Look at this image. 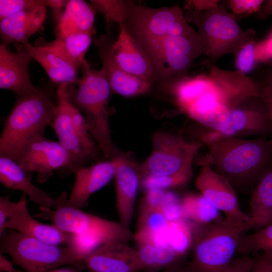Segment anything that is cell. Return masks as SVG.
<instances>
[{
    "instance_id": "obj_38",
    "label": "cell",
    "mask_w": 272,
    "mask_h": 272,
    "mask_svg": "<svg viewBox=\"0 0 272 272\" xmlns=\"http://www.w3.org/2000/svg\"><path fill=\"white\" fill-rule=\"evenodd\" d=\"M255 44L254 40L247 43L236 54L237 71L245 75L252 70L256 63L254 56Z\"/></svg>"
},
{
    "instance_id": "obj_14",
    "label": "cell",
    "mask_w": 272,
    "mask_h": 272,
    "mask_svg": "<svg viewBox=\"0 0 272 272\" xmlns=\"http://www.w3.org/2000/svg\"><path fill=\"white\" fill-rule=\"evenodd\" d=\"M195 185L202 195L224 217L231 221L248 225L250 217L241 209L236 191L230 182L210 165H202Z\"/></svg>"
},
{
    "instance_id": "obj_42",
    "label": "cell",
    "mask_w": 272,
    "mask_h": 272,
    "mask_svg": "<svg viewBox=\"0 0 272 272\" xmlns=\"http://www.w3.org/2000/svg\"><path fill=\"white\" fill-rule=\"evenodd\" d=\"M259 83L260 86L259 97L267 109L270 131L272 134V75L263 82Z\"/></svg>"
},
{
    "instance_id": "obj_26",
    "label": "cell",
    "mask_w": 272,
    "mask_h": 272,
    "mask_svg": "<svg viewBox=\"0 0 272 272\" xmlns=\"http://www.w3.org/2000/svg\"><path fill=\"white\" fill-rule=\"evenodd\" d=\"M95 10L92 5L84 1H67L55 29L56 38L64 37L77 32L95 34Z\"/></svg>"
},
{
    "instance_id": "obj_35",
    "label": "cell",
    "mask_w": 272,
    "mask_h": 272,
    "mask_svg": "<svg viewBox=\"0 0 272 272\" xmlns=\"http://www.w3.org/2000/svg\"><path fill=\"white\" fill-rule=\"evenodd\" d=\"M237 251L244 254L261 252L272 254V224L241 236Z\"/></svg>"
},
{
    "instance_id": "obj_27",
    "label": "cell",
    "mask_w": 272,
    "mask_h": 272,
    "mask_svg": "<svg viewBox=\"0 0 272 272\" xmlns=\"http://www.w3.org/2000/svg\"><path fill=\"white\" fill-rule=\"evenodd\" d=\"M250 228L272 224V162L257 180L250 200Z\"/></svg>"
},
{
    "instance_id": "obj_37",
    "label": "cell",
    "mask_w": 272,
    "mask_h": 272,
    "mask_svg": "<svg viewBox=\"0 0 272 272\" xmlns=\"http://www.w3.org/2000/svg\"><path fill=\"white\" fill-rule=\"evenodd\" d=\"M43 5H45V0H1L0 21L23 10Z\"/></svg>"
},
{
    "instance_id": "obj_11",
    "label": "cell",
    "mask_w": 272,
    "mask_h": 272,
    "mask_svg": "<svg viewBox=\"0 0 272 272\" xmlns=\"http://www.w3.org/2000/svg\"><path fill=\"white\" fill-rule=\"evenodd\" d=\"M195 135L243 138L271 134L267 109L260 97L249 98L224 114L210 127L200 124Z\"/></svg>"
},
{
    "instance_id": "obj_36",
    "label": "cell",
    "mask_w": 272,
    "mask_h": 272,
    "mask_svg": "<svg viewBox=\"0 0 272 272\" xmlns=\"http://www.w3.org/2000/svg\"><path fill=\"white\" fill-rule=\"evenodd\" d=\"M90 2L95 10L104 15L108 23L112 21L119 26L125 25L128 15V1L91 0Z\"/></svg>"
},
{
    "instance_id": "obj_21",
    "label": "cell",
    "mask_w": 272,
    "mask_h": 272,
    "mask_svg": "<svg viewBox=\"0 0 272 272\" xmlns=\"http://www.w3.org/2000/svg\"><path fill=\"white\" fill-rule=\"evenodd\" d=\"M117 39L113 41L112 50L117 63L126 73L155 83L149 58L138 41L127 31L124 25L119 26Z\"/></svg>"
},
{
    "instance_id": "obj_44",
    "label": "cell",
    "mask_w": 272,
    "mask_h": 272,
    "mask_svg": "<svg viewBox=\"0 0 272 272\" xmlns=\"http://www.w3.org/2000/svg\"><path fill=\"white\" fill-rule=\"evenodd\" d=\"M252 272H272V254L261 253L254 258Z\"/></svg>"
},
{
    "instance_id": "obj_15",
    "label": "cell",
    "mask_w": 272,
    "mask_h": 272,
    "mask_svg": "<svg viewBox=\"0 0 272 272\" xmlns=\"http://www.w3.org/2000/svg\"><path fill=\"white\" fill-rule=\"evenodd\" d=\"M208 76L211 84L209 92L224 113L249 98L260 97L259 82L238 71H226L213 65Z\"/></svg>"
},
{
    "instance_id": "obj_19",
    "label": "cell",
    "mask_w": 272,
    "mask_h": 272,
    "mask_svg": "<svg viewBox=\"0 0 272 272\" xmlns=\"http://www.w3.org/2000/svg\"><path fill=\"white\" fill-rule=\"evenodd\" d=\"M32 57L24 45L13 52L0 45V88L15 93L18 97L36 90L31 81L29 64Z\"/></svg>"
},
{
    "instance_id": "obj_9",
    "label": "cell",
    "mask_w": 272,
    "mask_h": 272,
    "mask_svg": "<svg viewBox=\"0 0 272 272\" xmlns=\"http://www.w3.org/2000/svg\"><path fill=\"white\" fill-rule=\"evenodd\" d=\"M129 10L124 25L142 47L170 35H186L196 32L186 21L178 6L154 9L128 1Z\"/></svg>"
},
{
    "instance_id": "obj_28",
    "label": "cell",
    "mask_w": 272,
    "mask_h": 272,
    "mask_svg": "<svg viewBox=\"0 0 272 272\" xmlns=\"http://www.w3.org/2000/svg\"><path fill=\"white\" fill-rule=\"evenodd\" d=\"M202 143L198 140L192 141L186 159L181 168L177 172L168 175H147L142 177L141 184L145 190L153 189L166 190L187 184L192 175V163L194 157Z\"/></svg>"
},
{
    "instance_id": "obj_1",
    "label": "cell",
    "mask_w": 272,
    "mask_h": 272,
    "mask_svg": "<svg viewBox=\"0 0 272 272\" xmlns=\"http://www.w3.org/2000/svg\"><path fill=\"white\" fill-rule=\"evenodd\" d=\"M208 153L199 161L224 177L235 190L245 191L255 186L272 162V139L199 135Z\"/></svg>"
},
{
    "instance_id": "obj_18",
    "label": "cell",
    "mask_w": 272,
    "mask_h": 272,
    "mask_svg": "<svg viewBox=\"0 0 272 272\" xmlns=\"http://www.w3.org/2000/svg\"><path fill=\"white\" fill-rule=\"evenodd\" d=\"M128 242L112 240L107 242L84 261L90 270L104 272H139L142 267L136 249Z\"/></svg>"
},
{
    "instance_id": "obj_52",
    "label": "cell",
    "mask_w": 272,
    "mask_h": 272,
    "mask_svg": "<svg viewBox=\"0 0 272 272\" xmlns=\"http://www.w3.org/2000/svg\"><path fill=\"white\" fill-rule=\"evenodd\" d=\"M224 272H232L230 265Z\"/></svg>"
},
{
    "instance_id": "obj_29",
    "label": "cell",
    "mask_w": 272,
    "mask_h": 272,
    "mask_svg": "<svg viewBox=\"0 0 272 272\" xmlns=\"http://www.w3.org/2000/svg\"><path fill=\"white\" fill-rule=\"evenodd\" d=\"M94 34L77 32L43 44L57 51L79 71Z\"/></svg>"
},
{
    "instance_id": "obj_25",
    "label": "cell",
    "mask_w": 272,
    "mask_h": 272,
    "mask_svg": "<svg viewBox=\"0 0 272 272\" xmlns=\"http://www.w3.org/2000/svg\"><path fill=\"white\" fill-rule=\"evenodd\" d=\"M23 45L53 82L59 85L63 83H79L80 78H78V71L57 51L44 44L33 46L27 43Z\"/></svg>"
},
{
    "instance_id": "obj_32",
    "label": "cell",
    "mask_w": 272,
    "mask_h": 272,
    "mask_svg": "<svg viewBox=\"0 0 272 272\" xmlns=\"http://www.w3.org/2000/svg\"><path fill=\"white\" fill-rule=\"evenodd\" d=\"M181 218L197 225H207L223 218L220 212L200 194L189 193L180 200Z\"/></svg>"
},
{
    "instance_id": "obj_43",
    "label": "cell",
    "mask_w": 272,
    "mask_h": 272,
    "mask_svg": "<svg viewBox=\"0 0 272 272\" xmlns=\"http://www.w3.org/2000/svg\"><path fill=\"white\" fill-rule=\"evenodd\" d=\"M17 202L10 199V195L0 197V231L7 221L13 215L17 207Z\"/></svg>"
},
{
    "instance_id": "obj_23",
    "label": "cell",
    "mask_w": 272,
    "mask_h": 272,
    "mask_svg": "<svg viewBox=\"0 0 272 272\" xmlns=\"http://www.w3.org/2000/svg\"><path fill=\"white\" fill-rule=\"evenodd\" d=\"M46 7L40 5L19 12L0 22L1 44L29 43V37L41 27L46 17Z\"/></svg>"
},
{
    "instance_id": "obj_6",
    "label": "cell",
    "mask_w": 272,
    "mask_h": 272,
    "mask_svg": "<svg viewBox=\"0 0 272 272\" xmlns=\"http://www.w3.org/2000/svg\"><path fill=\"white\" fill-rule=\"evenodd\" d=\"M67 195L62 192L56 198L54 211L45 209L50 213L48 217L53 225L65 232L80 235L92 250L112 240L128 242L133 234L129 228L117 222L83 212L67 202Z\"/></svg>"
},
{
    "instance_id": "obj_50",
    "label": "cell",
    "mask_w": 272,
    "mask_h": 272,
    "mask_svg": "<svg viewBox=\"0 0 272 272\" xmlns=\"http://www.w3.org/2000/svg\"><path fill=\"white\" fill-rule=\"evenodd\" d=\"M163 272H190L188 267L181 268L173 266L165 269Z\"/></svg>"
},
{
    "instance_id": "obj_4",
    "label": "cell",
    "mask_w": 272,
    "mask_h": 272,
    "mask_svg": "<svg viewBox=\"0 0 272 272\" xmlns=\"http://www.w3.org/2000/svg\"><path fill=\"white\" fill-rule=\"evenodd\" d=\"M249 225L220 219L195 228L190 272H224L238 250L242 234Z\"/></svg>"
},
{
    "instance_id": "obj_16",
    "label": "cell",
    "mask_w": 272,
    "mask_h": 272,
    "mask_svg": "<svg viewBox=\"0 0 272 272\" xmlns=\"http://www.w3.org/2000/svg\"><path fill=\"white\" fill-rule=\"evenodd\" d=\"M110 159L114 163L116 207L120 222L129 228L132 219L135 201L141 184L139 164L129 154L115 147Z\"/></svg>"
},
{
    "instance_id": "obj_45",
    "label": "cell",
    "mask_w": 272,
    "mask_h": 272,
    "mask_svg": "<svg viewBox=\"0 0 272 272\" xmlns=\"http://www.w3.org/2000/svg\"><path fill=\"white\" fill-rule=\"evenodd\" d=\"M254 258L242 257L234 258L230 266L232 272H252Z\"/></svg>"
},
{
    "instance_id": "obj_13",
    "label": "cell",
    "mask_w": 272,
    "mask_h": 272,
    "mask_svg": "<svg viewBox=\"0 0 272 272\" xmlns=\"http://www.w3.org/2000/svg\"><path fill=\"white\" fill-rule=\"evenodd\" d=\"M152 152L139 164L141 178L144 176H164L178 171L183 165L191 142L180 133L161 130L153 136Z\"/></svg>"
},
{
    "instance_id": "obj_12",
    "label": "cell",
    "mask_w": 272,
    "mask_h": 272,
    "mask_svg": "<svg viewBox=\"0 0 272 272\" xmlns=\"http://www.w3.org/2000/svg\"><path fill=\"white\" fill-rule=\"evenodd\" d=\"M28 174L36 173L39 182H45L54 171H64L69 164L68 154L59 142L43 135L27 142L15 160Z\"/></svg>"
},
{
    "instance_id": "obj_39",
    "label": "cell",
    "mask_w": 272,
    "mask_h": 272,
    "mask_svg": "<svg viewBox=\"0 0 272 272\" xmlns=\"http://www.w3.org/2000/svg\"><path fill=\"white\" fill-rule=\"evenodd\" d=\"M264 1L230 0L228 1L234 15L248 14L257 13Z\"/></svg>"
},
{
    "instance_id": "obj_53",
    "label": "cell",
    "mask_w": 272,
    "mask_h": 272,
    "mask_svg": "<svg viewBox=\"0 0 272 272\" xmlns=\"http://www.w3.org/2000/svg\"><path fill=\"white\" fill-rule=\"evenodd\" d=\"M90 272H104V271L91 270Z\"/></svg>"
},
{
    "instance_id": "obj_7",
    "label": "cell",
    "mask_w": 272,
    "mask_h": 272,
    "mask_svg": "<svg viewBox=\"0 0 272 272\" xmlns=\"http://www.w3.org/2000/svg\"><path fill=\"white\" fill-rule=\"evenodd\" d=\"M0 237L1 253L9 255L25 272H47L64 265H81L69 246L49 244L12 229L5 230Z\"/></svg>"
},
{
    "instance_id": "obj_51",
    "label": "cell",
    "mask_w": 272,
    "mask_h": 272,
    "mask_svg": "<svg viewBox=\"0 0 272 272\" xmlns=\"http://www.w3.org/2000/svg\"><path fill=\"white\" fill-rule=\"evenodd\" d=\"M47 272H79L77 271H75L69 268H55L53 269H51Z\"/></svg>"
},
{
    "instance_id": "obj_30",
    "label": "cell",
    "mask_w": 272,
    "mask_h": 272,
    "mask_svg": "<svg viewBox=\"0 0 272 272\" xmlns=\"http://www.w3.org/2000/svg\"><path fill=\"white\" fill-rule=\"evenodd\" d=\"M164 85L169 87L176 104L184 112L190 105L210 89L211 84L209 76L203 75L192 78L186 77Z\"/></svg>"
},
{
    "instance_id": "obj_2",
    "label": "cell",
    "mask_w": 272,
    "mask_h": 272,
    "mask_svg": "<svg viewBox=\"0 0 272 272\" xmlns=\"http://www.w3.org/2000/svg\"><path fill=\"white\" fill-rule=\"evenodd\" d=\"M82 77L72 84L71 98L83 115L88 128L104 157L110 159L115 146L109 126V102L112 92L106 72L91 67L85 59L81 66Z\"/></svg>"
},
{
    "instance_id": "obj_33",
    "label": "cell",
    "mask_w": 272,
    "mask_h": 272,
    "mask_svg": "<svg viewBox=\"0 0 272 272\" xmlns=\"http://www.w3.org/2000/svg\"><path fill=\"white\" fill-rule=\"evenodd\" d=\"M136 249L142 270L157 272L174 266L181 257L169 245L159 247L150 243H139Z\"/></svg>"
},
{
    "instance_id": "obj_24",
    "label": "cell",
    "mask_w": 272,
    "mask_h": 272,
    "mask_svg": "<svg viewBox=\"0 0 272 272\" xmlns=\"http://www.w3.org/2000/svg\"><path fill=\"white\" fill-rule=\"evenodd\" d=\"M31 177L32 175L27 173L14 160L0 155V182L3 185L22 191L42 208H54L56 199L35 186L31 182Z\"/></svg>"
},
{
    "instance_id": "obj_17",
    "label": "cell",
    "mask_w": 272,
    "mask_h": 272,
    "mask_svg": "<svg viewBox=\"0 0 272 272\" xmlns=\"http://www.w3.org/2000/svg\"><path fill=\"white\" fill-rule=\"evenodd\" d=\"M113 42L108 34H103L94 39L112 92L124 97H133L148 93L153 84L126 73L120 67L113 56Z\"/></svg>"
},
{
    "instance_id": "obj_8",
    "label": "cell",
    "mask_w": 272,
    "mask_h": 272,
    "mask_svg": "<svg viewBox=\"0 0 272 272\" xmlns=\"http://www.w3.org/2000/svg\"><path fill=\"white\" fill-rule=\"evenodd\" d=\"M193 22L210 62L227 54H236L254 40L253 33L242 29L234 16L220 4L194 15Z\"/></svg>"
},
{
    "instance_id": "obj_5",
    "label": "cell",
    "mask_w": 272,
    "mask_h": 272,
    "mask_svg": "<svg viewBox=\"0 0 272 272\" xmlns=\"http://www.w3.org/2000/svg\"><path fill=\"white\" fill-rule=\"evenodd\" d=\"M149 58L155 83L165 85L186 77L194 61L206 54L197 32L186 35H170L142 47Z\"/></svg>"
},
{
    "instance_id": "obj_10",
    "label": "cell",
    "mask_w": 272,
    "mask_h": 272,
    "mask_svg": "<svg viewBox=\"0 0 272 272\" xmlns=\"http://www.w3.org/2000/svg\"><path fill=\"white\" fill-rule=\"evenodd\" d=\"M72 83L59 85L56 91V105L52 126L59 143L67 152L69 164L65 173H75L79 169L88 166L96 158L100 150L91 147L84 140L76 126L72 115Z\"/></svg>"
},
{
    "instance_id": "obj_22",
    "label": "cell",
    "mask_w": 272,
    "mask_h": 272,
    "mask_svg": "<svg viewBox=\"0 0 272 272\" xmlns=\"http://www.w3.org/2000/svg\"><path fill=\"white\" fill-rule=\"evenodd\" d=\"M115 167L111 159L82 167L75 173L76 179L67 202L79 209L90 197L106 185L114 177Z\"/></svg>"
},
{
    "instance_id": "obj_48",
    "label": "cell",
    "mask_w": 272,
    "mask_h": 272,
    "mask_svg": "<svg viewBox=\"0 0 272 272\" xmlns=\"http://www.w3.org/2000/svg\"><path fill=\"white\" fill-rule=\"evenodd\" d=\"M256 13L261 18L272 15V0L264 1L259 11Z\"/></svg>"
},
{
    "instance_id": "obj_31",
    "label": "cell",
    "mask_w": 272,
    "mask_h": 272,
    "mask_svg": "<svg viewBox=\"0 0 272 272\" xmlns=\"http://www.w3.org/2000/svg\"><path fill=\"white\" fill-rule=\"evenodd\" d=\"M169 223L162 208L142 206L132 238L138 244L153 243L159 234L166 231Z\"/></svg>"
},
{
    "instance_id": "obj_49",
    "label": "cell",
    "mask_w": 272,
    "mask_h": 272,
    "mask_svg": "<svg viewBox=\"0 0 272 272\" xmlns=\"http://www.w3.org/2000/svg\"><path fill=\"white\" fill-rule=\"evenodd\" d=\"M45 6L55 9L65 7L67 1L63 0H45Z\"/></svg>"
},
{
    "instance_id": "obj_3",
    "label": "cell",
    "mask_w": 272,
    "mask_h": 272,
    "mask_svg": "<svg viewBox=\"0 0 272 272\" xmlns=\"http://www.w3.org/2000/svg\"><path fill=\"white\" fill-rule=\"evenodd\" d=\"M56 102L50 92L40 88L18 97L7 116L0 138V155L15 160L29 141L43 135L52 122Z\"/></svg>"
},
{
    "instance_id": "obj_20",
    "label": "cell",
    "mask_w": 272,
    "mask_h": 272,
    "mask_svg": "<svg viewBox=\"0 0 272 272\" xmlns=\"http://www.w3.org/2000/svg\"><path fill=\"white\" fill-rule=\"evenodd\" d=\"M27 196L23 193L13 215L0 231V236L5 230L12 229L49 244L68 246L71 234L61 231L53 224H43L35 219L28 211Z\"/></svg>"
},
{
    "instance_id": "obj_46",
    "label": "cell",
    "mask_w": 272,
    "mask_h": 272,
    "mask_svg": "<svg viewBox=\"0 0 272 272\" xmlns=\"http://www.w3.org/2000/svg\"><path fill=\"white\" fill-rule=\"evenodd\" d=\"M188 2L187 6L194 9V15L200 12L216 7L219 4L220 1H190Z\"/></svg>"
},
{
    "instance_id": "obj_40",
    "label": "cell",
    "mask_w": 272,
    "mask_h": 272,
    "mask_svg": "<svg viewBox=\"0 0 272 272\" xmlns=\"http://www.w3.org/2000/svg\"><path fill=\"white\" fill-rule=\"evenodd\" d=\"M169 193L166 190L163 189H153L146 190L142 206L162 209Z\"/></svg>"
},
{
    "instance_id": "obj_47",
    "label": "cell",
    "mask_w": 272,
    "mask_h": 272,
    "mask_svg": "<svg viewBox=\"0 0 272 272\" xmlns=\"http://www.w3.org/2000/svg\"><path fill=\"white\" fill-rule=\"evenodd\" d=\"M0 271L1 272H19L3 253H0Z\"/></svg>"
},
{
    "instance_id": "obj_41",
    "label": "cell",
    "mask_w": 272,
    "mask_h": 272,
    "mask_svg": "<svg viewBox=\"0 0 272 272\" xmlns=\"http://www.w3.org/2000/svg\"><path fill=\"white\" fill-rule=\"evenodd\" d=\"M254 56L255 62H263L272 59V30L266 38L255 43Z\"/></svg>"
},
{
    "instance_id": "obj_34",
    "label": "cell",
    "mask_w": 272,
    "mask_h": 272,
    "mask_svg": "<svg viewBox=\"0 0 272 272\" xmlns=\"http://www.w3.org/2000/svg\"><path fill=\"white\" fill-rule=\"evenodd\" d=\"M195 227L183 218L169 222L167 229L168 245L181 257L192 246Z\"/></svg>"
}]
</instances>
